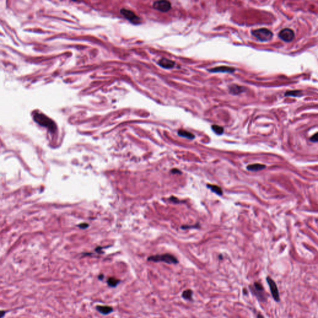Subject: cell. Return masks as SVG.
<instances>
[{"mask_svg":"<svg viewBox=\"0 0 318 318\" xmlns=\"http://www.w3.org/2000/svg\"><path fill=\"white\" fill-rule=\"evenodd\" d=\"M33 118L37 123L47 127L51 132H53L56 130V125L53 121L42 112L35 111L33 114Z\"/></svg>","mask_w":318,"mask_h":318,"instance_id":"cell-1","label":"cell"},{"mask_svg":"<svg viewBox=\"0 0 318 318\" xmlns=\"http://www.w3.org/2000/svg\"><path fill=\"white\" fill-rule=\"evenodd\" d=\"M249 290L257 299L260 303H266L268 299V295L265 291L262 284L257 282H254L252 285H249Z\"/></svg>","mask_w":318,"mask_h":318,"instance_id":"cell-2","label":"cell"},{"mask_svg":"<svg viewBox=\"0 0 318 318\" xmlns=\"http://www.w3.org/2000/svg\"><path fill=\"white\" fill-rule=\"evenodd\" d=\"M147 260L153 262H165L167 264H177L179 261L174 256L170 254H164L162 255H156L150 256L147 258Z\"/></svg>","mask_w":318,"mask_h":318,"instance_id":"cell-3","label":"cell"},{"mask_svg":"<svg viewBox=\"0 0 318 318\" xmlns=\"http://www.w3.org/2000/svg\"><path fill=\"white\" fill-rule=\"evenodd\" d=\"M253 36L261 42H268L273 38V34L269 29L267 28H260L252 31Z\"/></svg>","mask_w":318,"mask_h":318,"instance_id":"cell-4","label":"cell"},{"mask_svg":"<svg viewBox=\"0 0 318 318\" xmlns=\"http://www.w3.org/2000/svg\"><path fill=\"white\" fill-rule=\"evenodd\" d=\"M267 283L270 288V291L272 296L273 299L275 300V302L279 303L280 301V296L279 293V290L277 287V284H276L275 282L269 276H268L266 278Z\"/></svg>","mask_w":318,"mask_h":318,"instance_id":"cell-5","label":"cell"},{"mask_svg":"<svg viewBox=\"0 0 318 318\" xmlns=\"http://www.w3.org/2000/svg\"><path fill=\"white\" fill-rule=\"evenodd\" d=\"M121 13L125 19L134 24L137 25L141 23V19L131 10L122 8L121 10Z\"/></svg>","mask_w":318,"mask_h":318,"instance_id":"cell-6","label":"cell"},{"mask_svg":"<svg viewBox=\"0 0 318 318\" xmlns=\"http://www.w3.org/2000/svg\"><path fill=\"white\" fill-rule=\"evenodd\" d=\"M153 8L155 10L162 12H167L170 11L171 8V3L168 1H155L153 4Z\"/></svg>","mask_w":318,"mask_h":318,"instance_id":"cell-7","label":"cell"},{"mask_svg":"<svg viewBox=\"0 0 318 318\" xmlns=\"http://www.w3.org/2000/svg\"><path fill=\"white\" fill-rule=\"evenodd\" d=\"M278 36L280 39L286 42H291L295 38V32L291 29H283L279 32Z\"/></svg>","mask_w":318,"mask_h":318,"instance_id":"cell-8","label":"cell"},{"mask_svg":"<svg viewBox=\"0 0 318 318\" xmlns=\"http://www.w3.org/2000/svg\"><path fill=\"white\" fill-rule=\"evenodd\" d=\"M209 72L212 73H234L236 71V69L232 66H219L217 67L212 68L208 70Z\"/></svg>","mask_w":318,"mask_h":318,"instance_id":"cell-9","label":"cell"},{"mask_svg":"<svg viewBox=\"0 0 318 318\" xmlns=\"http://www.w3.org/2000/svg\"><path fill=\"white\" fill-rule=\"evenodd\" d=\"M157 64L159 66L165 69H171L175 65V62L174 61L167 58H162L161 59L159 60Z\"/></svg>","mask_w":318,"mask_h":318,"instance_id":"cell-10","label":"cell"},{"mask_svg":"<svg viewBox=\"0 0 318 318\" xmlns=\"http://www.w3.org/2000/svg\"><path fill=\"white\" fill-rule=\"evenodd\" d=\"M245 88L242 86L233 84L230 85L229 87V93L232 95H238L245 91Z\"/></svg>","mask_w":318,"mask_h":318,"instance_id":"cell-11","label":"cell"},{"mask_svg":"<svg viewBox=\"0 0 318 318\" xmlns=\"http://www.w3.org/2000/svg\"><path fill=\"white\" fill-rule=\"evenodd\" d=\"M96 309L98 312H99L101 315H108L114 311V309L112 307L109 306H96Z\"/></svg>","mask_w":318,"mask_h":318,"instance_id":"cell-12","label":"cell"},{"mask_svg":"<svg viewBox=\"0 0 318 318\" xmlns=\"http://www.w3.org/2000/svg\"><path fill=\"white\" fill-rule=\"evenodd\" d=\"M193 291L191 289H188L184 290L182 294V297L186 301H193Z\"/></svg>","mask_w":318,"mask_h":318,"instance_id":"cell-13","label":"cell"},{"mask_svg":"<svg viewBox=\"0 0 318 318\" xmlns=\"http://www.w3.org/2000/svg\"><path fill=\"white\" fill-rule=\"evenodd\" d=\"M178 135L182 137L187 138L188 139H193L195 138V136L193 134H192L187 131L183 130V129H180V130L178 131Z\"/></svg>","mask_w":318,"mask_h":318,"instance_id":"cell-14","label":"cell"},{"mask_svg":"<svg viewBox=\"0 0 318 318\" xmlns=\"http://www.w3.org/2000/svg\"><path fill=\"white\" fill-rule=\"evenodd\" d=\"M265 167L266 166L265 165H263V164H252V165H248L247 167V170H249L250 171H260V170L264 169L265 168Z\"/></svg>","mask_w":318,"mask_h":318,"instance_id":"cell-15","label":"cell"},{"mask_svg":"<svg viewBox=\"0 0 318 318\" xmlns=\"http://www.w3.org/2000/svg\"><path fill=\"white\" fill-rule=\"evenodd\" d=\"M120 282H121L120 280L116 279V278H114V277L109 278L106 281L108 286H110V288H116L119 284Z\"/></svg>","mask_w":318,"mask_h":318,"instance_id":"cell-16","label":"cell"},{"mask_svg":"<svg viewBox=\"0 0 318 318\" xmlns=\"http://www.w3.org/2000/svg\"><path fill=\"white\" fill-rule=\"evenodd\" d=\"M303 95L302 91L301 90H293V91H288L285 93V97H299Z\"/></svg>","mask_w":318,"mask_h":318,"instance_id":"cell-17","label":"cell"},{"mask_svg":"<svg viewBox=\"0 0 318 318\" xmlns=\"http://www.w3.org/2000/svg\"><path fill=\"white\" fill-rule=\"evenodd\" d=\"M208 187L209 188H210L212 191H213L214 193H216L217 195H218L219 196H221L222 195H223V190H222V189L219 186H217V185H208Z\"/></svg>","mask_w":318,"mask_h":318,"instance_id":"cell-18","label":"cell"},{"mask_svg":"<svg viewBox=\"0 0 318 318\" xmlns=\"http://www.w3.org/2000/svg\"><path fill=\"white\" fill-rule=\"evenodd\" d=\"M212 130L214 131L217 135H222L224 132V128L218 125H212L211 126Z\"/></svg>","mask_w":318,"mask_h":318,"instance_id":"cell-19","label":"cell"},{"mask_svg":"<svg viewBox=\"0 0 318 318\" xmlns=\"http://www.w3.org/2000/svg\"><path fill=\"white\" fill-rule=\"evenodd\" d=\"M310 140L312 141V142H318V132L316 133L315 135H313L310 138Z\"/></svg>","mask_w":318,"mask_h":318,"instance_id":"cell-20","label":"cell"},{"mask_svg":"<svg viewBox=\"0 0 318 318\" xmlns=\"http://www.w3.org/2000/svg\"><path fill=\"white\" fill-rule=\"evenodd\" d=\"M79 227L82 228V229H85V228H86L88 227V224H87L86 223H82V224L79 225Z\"/></svg>","mask_w":318,"mask_h":318,"instance_id":"cell-21","label":"cell"},{"mask_svg":"<svg viewBox=\"0 0 318 318\" xmlns=\"http://www.w3.org/2000/svg\"><path fill=\"white\" fill-rule=\"evenodd\" d=\"M171 173H175V174H176V173L180 174V173H181V171H180L179 170L177 169H173L172 170H171Z\"/></svg>","mask_w":318,"mask_h":318,"instance_id":"cell-22","label":"cell"},{"mask_svg":"<svg viewBox=\"0 0 318 318\" xmlns=\"http://www.w3.org/2000/svg\"><path fill=\"white\" fill-rule=\"evenodd\" d=\"M104 278V275L103 274H100L99 276H98V279L99 280H101V281H102V280H103V279Z\"/></svg>","mask_w":318,"mask_h":318,"instance_id":"cell-23","label":"cell"},{"mask_svg":"<svg viewBox=\"0 0 318 318\" xmlns=\"http://www.w3.org/2000/svg\"><path fill=\"white\" fill-rule=\"evenodd\" d=\"M6 312H7V311H1V318H3L4 315H5V314H6Z\"/></svg>","mask_w":318,"mask_h":318,"instance_id":"cell-24","label":"cell"},{"mask_svg":"<svg viewBox=\"0 0 318 318\" xmlns=\"http://www.w3.org/2000/svg\"><path fill=\"white\" fill-rule=\"evenodd\" d=\"M257 318H265L262 315H261L260 313H258L257 315Z\"/></svg>","mask_w":318,"mask_h":318,"instance_id":"cell-25","label":"cell"}]
</instances>
